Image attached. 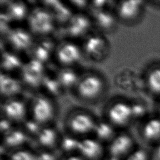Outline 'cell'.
<instances>
[{
	"label": "cell",
	"mask_w": 160,
	"mask_h": 160,
	"mask_svg": "<svg viewBox=\"0 0 160 160\" xmlns=\"http://www.w3.org/2000/svg\"><path fill=\"white\" fill-rule=\"evenodd\" d=\"M48 9L52 14L54 20H57L60 22H68L72 16L70 9L62 2L56 1H51L45 2Z\"/></svg>",
	"instance_id": "obj_14"
},
{
	"label": "cell",
	"mask_w": 160,
	"mask_h": 160,
	"mask_svg": "<svg viewBox=\"0 0 160 160\" xmlns=\"http://www.w3.org/2000/svg\"><path fill=\"white\" fill-rule=\"evenodd\" d=\"M108 160H120L119 158H116V157H112L111 156Z\"/></svg>",
	"instance_id": "obj_37"
},
{
	"label": "cell",
	"mask_w": 160,
	"mask_h": 160,
	"mask_svg": "<svg viewBox=\"0 0 160 160\" xmlns=\"http://www.w3.org/2000/svg\"><path fill=\"white\" fill-rule=\"evenodd\" d=\"M36 160H55L54 156L49 153H42L39 157H36Z\"/></svg>",
	"instance_id": "obj_33"
},
{
	"label": "cell",
	"mask_w": 160,
	"mask_h": 160,
	"mask_svg": "<svg viewBox=\"0 0 160 160\" xmlns=\"http://www.w3.org/2000/svg\"><path fill=\"white\" fill-rule=\"evenodd\" d=\"M27 140L26 134L19 129H11L4 134V142L6 146L15 148L23 144Z\"/></svg>",
	"instance_id": "obj_21"
},
{
	"label": "cell",
	"mask_w": 160,
	"mask_h": 160,
	"mask_svg": "<svg viewBox=\"0 0 160 160\" xmlns=\"http://www.w3.org/2000/svg\"><path fill=\"white\" fill-rule=\"evenodd\" d=\"M106 1H96L92 2L93 6L96 8V10H101L102 9V8L104 6V4H106Z\"/></svg>",
	"instance_id": "obj_34"
},
{
	"label": "cell",
	"mask_w": 160,
	"mask_h": 160,
	"mask_svg": "<svg viewBox=\"0 0 160 160\" xmlns=\"http://www.w3.org/2000/svg\"><path fill=\"white\" fill-rule=\"evenodd\" d=\"M159 112H160V105H159Z\"/></svg>",
	"instance_id": "obj_39"
},
{
	"label": "cell",
	"mask_w": 160,
	"mask_h": 160,
	"mask_svg": "<svg viewBox=\"0 0 160 160\" xmlns=\"http://www.w3.org/2000/svg\"><path fill=\"white\" fill-rule=\"evenodd\" d=\"M38 140L42 146L52 147L57 141V133L54 129L50 128L41 129L38 134Z\"/></svg>",
	"instance_id": "obj_24"
},
{
	"label": "cell",
	"mask_w": 160,
	"mask_h": 160,
	"mask_svg": "<svg viewBox=\"0 0 160 160\" xmlns=\"http://www.w3.org/2000/svg\"><path fill=\"white\" fill-rule=\"evenodd\" d=\"M102 87L103 84L101 79L97 76L90 74L79 81L77 89L82 98L91 99L99 94Z\"/></svg>",
	"instance_id": "obj_3"
},
{
	"label": "cell",
	"mask_w": 160,
	"mask_h": 160,
	"mask_svg": "<svg viewBox=\"0 0 160 160\" xmlns=\"http://www.w3.org/2000/svg\"><path fill=\"white\" fill-rule=\"evenodd\" d=\"M45 90L53 96L60 94L61 88H62L57 78H54L48 76H44L42 84Z\"/></svg>",
	"instance_id": "obj_26"
},
{
	"label": "cell",
	"mask_w": 160,
	"mask_h": 160,
	"mask_svg": "<svg viewBox=\"0 0 160 160\" xmlns=\"http://www.w3.org/2000/svg\"><path fill=\"white\" fill-rule=\"evenodd\" d=\"M66 160H82V159H81L80 158H79V157H77V156H71Z\"/></svg>",
	"instance_id": "obj_36"
},
{
	"label": "cell",
	"mask_w": 160,
	"mask_h": 160,
	"mask_svg": "<svg viewBox=\"0 0 160 160\" xmlns=\"http://www.w3.org/2000/svg\"><path fill=\"white\" fill-rule=\"evenodd\" d=\"M71 2L76 7L81 9L85 7L87 3V2L84 1H72Z\"/></svg>",
	"instance_id": "obj_35"
},
{
	"label": "cell",
	"mask_w": 160,
	"mask_h": 160,
	"mask_svg": "<svg viewBox=\"0 0 160 160\" xmlns=\"http://www.w3.org/2000/svg\"><path fill=\"white\" fill-rule=\"evenodd\" d=\"M148 84L154 93L160 94V68L151 70L148 76Z\"/></svg>",
	"instance_id": "obj_27"
},
{
	"label": "cell",
	"mask_w": 160,
	"mask_h": 160,
	"mask_svg": "<svg viewBox=\"0 0 160 160\" xmlns=\"http://www.w3.org/2000/svg\"><path fill=\"white\" fill-rule=\"evenodd\" d=\"M133 145L132 138L128 134H119L113 138L111 142L109 151L112 157H120L128 154Z\"/></svg>",
	"instance_id": "obj_11"
},
{
	"label": "cell",
	"mask_w": 160,
	"mask_h": 160,
	"mask_svg": "<svg viewBox=\"0 0 160 160\" xmlns=\"http://www.w3.org/2000/svg\"><path fill=\"white\" fill-rule=\"evenodd\" d=\"M78 149L82 155L89 159L98 158L102 152V148L100 143L92 139L79 141Z\"/></svg>",
	"instance_id": "obj_13"
},
{
	"label": "cell",
	"mask_w": 160,
	"mask_h": 160,
	"mask_svg": "<svg viewBox=\"0 0 160 160\" xmlns=\"http://www.w3.org/2000/svg\"><path fill=\"white\" fill-rule=\"evenodd\" d=\"M96 24L103 29H109L114 25V18L109 12L104 10H96L94 14Z\"/></svg>",
	"instance_id": "obj_23"
},
{
	"label": "cell",
	"mask_w": 160,
	"mask_h": 160,
	"mask_svg": "<svg viewBox=\"0 0 160 160\" xmlns=\"http://www.w3.org/2000/svg\"><path fill=\"white\" fill-rule=\"evenodd\" d=\"M53 48L52 43L48 40H44L38 44L33 49V59L42 63L47 61L51 56Z\"/></svg>",
	"instance_id": "obj_19"
},
{
	"label": "cell",
	"mask_w": 160,
	"mask_h": 160,
	"mask_svg": "<svg viewBox=\"0 0 160 160\" xmlns=\"http://www.w3.org/2000/svg\"><path fill=\"white\" fill-rule=\"evenodd\" d=\"M11 20L22 21L28 14V8L26 5L21 1H12L7 6L6 12Z\"/></svg>",
	"instance_id": "obj_17"
},
{
	"label": "cell",
	"mask_w": 160,
	"mask_h": 160,
	"mask_svg": "<svg viewBox=\"0 0 160 160\" xmlns=\"http://www.w3.org/2000/svg\"><path fill=\"white\" fill-rule=\"evenodd\" d=\"M96 124L87 114L78 113L70 119L69 126L72 131L78 134H86L94 130Z\"/></svg>",
	"instance_id": "obj_10"
},
{
	"label": "cell",
	"mask_w": 160,
	"mask_h": 160,
	"mask_svg": "<svg viewBox=\"0 0 160 160\" xmlns=\"http://www.w3.org/2000/svg\"><path fill=\"white\" fill-rule=\"evenodd\" d=\"M54 18L51 12L43 8H36L28 16L31 31L37 35H46L54 28Z\"/></svg>",
	"instance_id": "obj_1"
},
{
	"label": "cell",
	"mask_w": 160,
	"mask_h": 160,
	"mask_svg": "<svg viewBox=\"0 0 160 160\" xmlns=\"http://www.w3.org/2000/svg\"><path fill=\"white\" fill-rule=\"evenodd\" d=\"M6 37L10 46L17 51H25L32 44V38L30 32L21 28L9 29Z\"/></svg>",
	"instance_id": "obj_5"
},
{
	"label": "cell",
	"mask_w": 160,
	"mask_h": 160,
	"mask_svg": "<svg viewBox=\"0 0 160 160\" xmlns=\"http://www.w3.org/2000/svg\"><path fill=\"white\" fill-rule=\"evenodd\" d=\"M43 63L32 59L21 68V76L23 81L31 87H37L42 84L44 78Z\"/></svg>",
	"instance_id": "obj_2"
},
{
	"label": "cell",
	"mask_w": 160,
	"mask_h": 160,
	"mask_svg": "<svg viewBox=\"0 0 160 160\" xmlns=\"http://www.w3.org/2000/svg\"><path fill=\"white\" fill-rule=\"evenodd\" d=\"M1 65L2 69L5 72H12L21 69L23 66L18 56L9 52H4L2 54Z\"/></svg>",
	"instance_id": "obj_18"
},
{
	"label": "cell",
	"mask_w": 160,
	"mask_h": 160,
	"mask_svg": "<svg viewBox=\"0 0 160 160\" xmlns=\"http://www.w3.org/2000/svg\"><path fill=\"white\" fill-rule=\"evenodd\" d=\"M1 131L2 133L6 134L11 129V121L7 118L2 119L1 121Z\"/></svg>",
	"instance_id": "obj_32"
},
{
	"label": "cell",
	"mask_w": 160,
	"mask_h": 160,
	"mask_svg": "<svg viewBox=\"0 0 160 160\" xmlns=\"http://www.w3.org/2000/svg\"><path fill=\"white\" fill-rule=\"evenodd\" d=\"M21 91L19 82L7 74L1 75V93L5 97H10L18 94Z\"/></svg>",
	"instance_id": "obj_16"
},
{
	"label": "cell",
	"mask_w": 160,
	"mask_h": 160,
	"mask_svg": "<svg viewBox=\"0 0 160 160\" xmlns=\"http://www.w3.org/2000/svg\"><path fill=\"white\" fill-rule=\"evenodd\" d=\"M56 78L61 86L65 88H70L77 86L79 82L78 76L76 72L71 69H63L61 70Z\"/></svg>",
	"instance_id": "obj_22"
},
{
	"label": "cell",
	"mask_w": 160,
	"mask_h": 160,
	"mask_svg": "<svg viewBox=\"0 0 160 160\" xmlns=\"http://www.w3.org/2000/svg\"><path fill=\"white\" fill-rule=\"evenodd\" d=\"M2 111L5 118L11 121H22L26 115V106L24 104L16 99L7 101L2 106Z\"/></svg>",
	"instance_id": "obj_12"
},
{
	"label": "cell",
	"mask_w": 160,
	"mask_h": 160,
	"mask_svg": "<svg viewBox=\"0 0 160 160\" xmlns=\"http://www.w3.org/2000/svg\"><path fill=\"white\" fill-rule=\"evenodd\" d=\"M158 154H159V155L160 156V145H159V148H158Z\"/></svg>",
	"instance_id": "obj_38"
},
{
	"label": "cell",
	"mask_w": 160,
	"mask_h": 160,
	"mask_svg": "<svg viewBox=\"0 0 160 160\" xmlns=\"http://www.w3.org/2000/svg\"><path fill=\"white\" fill-rule=\"evenodd\" d=\"M24 127L26 131H28V132L31 133L37 134V135L41 129L40 128V124L36 122L34 119L26 121L24 124Z\"/></svg>",
	"instance_id": "obj_30"
},
{
	"label": "cell",
	"mask_w": 160,
	"mask_h": 160,
	"mask_svg": "<svg viewBox=\"0 0 160 160\" xmlns=\"http://www.w3.org/2000/svg\"><path fill=\"white\" fill-rule=\"evenodd\" d=\"M142 133L144 138L149 141H155L160 138V119L152 118L144 125Z\"/></svg>",
	"instance_id": "obj_20"
},
{
	"label": "cell",
	"mask_w": 160,
	"mask_h": 160,
	"mask_svg": "<svg viewBox=\"0 0 160 160\" xmlns=\"http://www.w3.org/2000/svg\"><path fill=\"white\" fill-rule=\"evenodd\" d=\"M110 121L117 126H124L132 117L131 106L122 102H118L112 105L108 111Z\"/></svg>",
	"instance_id": "obj_6"
},
{
	"label": "cell",
	"mask_w": 160,
	"mask_h": 160,
	"mask_svg": "<svg viewBox=\"0 0 160 160\" xmlns=\"http://www.w3.org/2000/svg\"><path fill=\"white\" fill-rule=\"evenodd\" d=\"M79 142V141H77L74 138L66 137L62 139V147L63 148L64 151H71L75 149H78Z\"/></svg>",
	"instance_id": "obj_29"
},
{
	"label": "cell",
	"mask_w": 160,
	"mask_h": 160,
	"mask_svg": "<svg viewBox=\"0 0 160 160\" xmlns=\"http://www.w3.org/2000/svg\"><path fill=\"white\" fill-rule=\"evenodd\" d=\"M126 160H148L146 153L141 150L138 149L131 153Z\"/></svg>",
	"instance_id": "obj_31"
},
{
	"label": "cell",
	"mask_w": 160,
	"mask_h": 160,
	"mask_svg": "<svg viewBox=\"0 0 160 160\" xmlns=\"http://www.w3.org/2000/svg\"><path fill=\"white\" fill-rule=\"evenodd\" d=\"M9 160H36V158L29 151L20 150L14 152Z\"/></svg>",
	"instance_id": "obj_28"
},
{
	"label": "cell",
	"mask_w": 160,
	"mask_h": 160,
	"mask_svg": "<svg viewBox=\"0 0 160 160\" xmlns=\"http://www.w3.org/2000/svg\"><path fill=\"white\" fill-rule=\"evenodd\" d=\"M141 2L140 1H121L118 8L119 16L124 20H131L135 18L140 11Z\"/></svg>",
	"instance_id": "obj_15"
},
{
	"label": "cell",
	"mask_w": 160,
	"mask_h": 160,
	"mask_svg": "<svg viewBox=\"0 0 160 160\" xmlns=\"http://www.w3.org/2000/svg\"><path fill=\"white\" fill-rule=\"evenodd\" d=\"M94 131L98 138L101 141L109 140L114 135L112 128L109 124L104 122L96 124Z\"/></svg>",
	"instance_id": "obj_25"
},
{
	"label": "cell",
	"mask_w": 160,
	"mask_h": 160,
	"mask_svg": "<svg viewBox=\"0 0 160 160\" xmlns=\"http://www.w3.org/2000/svg\"><path fill=\"white\" fill-rule=\"evenodd\" d=\"M91 22L85 15L78 14L73 15L67 22L66 30L68 34L72 38H80L89 30Z\"/></svg>",
	"instance_id": "obj_7"
},
{
	"label": "cell",
	"mask_w": 160,
	"mask_h": 160,
	"mask_svg": "<svg viewBox=\"0 0 160 160\" xmlns=\"http://www.w3.org/2000/svg\"><path fill=\"white\" fill-rule=\"evenodd\" d=\"M33 119L40 125L49 122L54 116V108L51 101L44 97L37 98L32 106Z\"/></svg>",
	"instance_id": "obj_4"
},
{
	"label": "cell",
	"mask_w": 160,
	"mask_h": 160,
	"mask_svg": "<svg viewBox=\"0 0 160 160\" xmlns=\"http://www.w3.org/2000/svg\"><path fill=\"white\" fill-rule=\"evenodd\" d=\"M83 47L85 52L95 60L103 58L107 50V44L104 39L97 35L88 38L84 41Z\"/></svg>",
	"instance_id": "obj_8"
},
{
	"label": "cell",
	"mask_w": 160,
	"mask_h": 160,
	"mask_svg": "<svg viewBox=\"0 0 160 160\" xmlns=\"http://www.w3.org/2000/svg\"><path fill=\"white\" fill-rule=\"evenodd\" d=\"M56 56L61 64L69 66L75 64L80 59L81 53L77 45L72 42H66L58 48Z\"/></svg>",
	"instance_id": "obj_9"
}]
</instances>
